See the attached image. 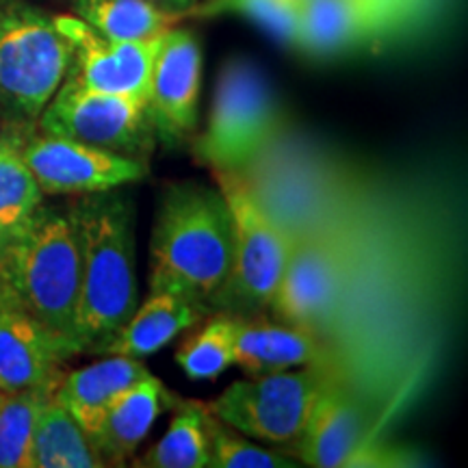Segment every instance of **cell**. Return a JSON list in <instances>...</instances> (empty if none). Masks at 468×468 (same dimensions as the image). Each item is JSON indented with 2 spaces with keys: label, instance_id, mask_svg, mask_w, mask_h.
<instances>
[{
  "label": "cell",
  "instance_id": "23",
  "mask_svg": "<svg viewBox=\"0 0 468 468\" xmlns=\"http://www.w3.org/2000/svg\"><path fill=\"white\" fill-rule=\"evenodd\" d=\"M42 204L44 193L28 169L16 137L11 133H0V259Z\"/></svg>",
  "mask_w": 468,
  "mask_h": 468
},
{
  "label": "cell",
  "instance_id": "2",
  "mask_svg": "<svg viewBox=\"0 0 468 468\" xmlns=\"http://www.w3.org/2000/svg\"><path fill=\"white\" fill-rule=\"evenodd\" d=\"M150 251V292H174L210 313L232 265V218L219 186L196 180L167 185Z\"/></svg>",
  "mask_w": 468,
  "mask_h": 468
},
{
  "label": "cell",
  "instance_id": "12",
  "mask_svg": "<svg viewBox=\"0 0 468 468\" xmlns=\"http://www.w3.org/2000/svg\"><path fill=\"white\" fill-rule=\"evenodd\" d=\"M420 0H306L300 5L295 48L336 57L382 39L406 25Z\"/></svg>",
  "mask_w": 468,
  "mask_h": 468
},
{
  "label": "cell",
  "instance_id": "26",
  "mask_svg": "<svg viewBox=\"0 0 468 468\" xmlns=\"http://www.w3.org/2000/svg\"><path fill=\"white\" fill-rule=\"evenodd\" d=\"M210 460L208 468H292L291 455L261 447L241 431L232 430L210 412L208 419Z\"/></svg>",
  "mask_w": 468,
  "mask_h": 468
},
{
  "label": "cell",
  "instance_id": "4",
  "mask_svg": "<svg viewBox=\"0 0 468 468\" xmlns=\"http://www.w3.org/2000/svg\"><path fill=\"white\" fill-rule=\"evenodd\" d=\"M72 66L55 16L27 0H0V111L7 133H28Z\"/></svg>",
  "mask_w": 468,
  "mask_h": 468
},
{
  "label": "cell",
  "instance_id": "6",
  "mask_svg": "<svg viewBox=\"0 0 468 468\" xmlns=\"http://www.w3.org/2000/svg\"><path fill=\"white\" fill-rule=\"evenodd\" d=\"M232 218V265L210 313L254 317L269 308L289 259L292 234L269 213L248 174L213 172Z\"/></svg>",
  "mask_w": 468,
  "mask_h": 468
},
{
  "label": "cell",
  "instance_id": "3",
  "mask_svg": "<svg viewBox=\"0 0 468 468\" xmlns=\"http://www.w3.org/2000/svg\"><path fill=\"white\" fill-rule=\"evenodd\" d=\"M0 276L74 356L80 302V251L68 208L42 204L0 259Z\"/></svg>",
  "mask_w": 468,
  "mask_h": 468
},
{
  "label": "cell",
  "instance_id": "5",
  "mask_svg": "<svg viewBox=\"0 0 468 468\" xmlns=\"http://www.w3.org/2000/svg\"><path fill=\"white\" fill-rule=\"evenodd\" d=\"M284 126L276 90L254 63L232 58L221 69L207 128L193 134L197 163L213 172L248 174Z\"/></svg>",
  "mask_w": 468,
  "mask_h": 468
},
{
  "label": "cell",
  "instance_id": "16",
  "mask_svg": "<svg viewBox=\"0 0 468 468\" xmlns=\"http://www.w3.org/2000/svg\"><path fill=\"white\" fill-rule=\"evenodd\" d=\"M330 360L319 332L306 325L271 324L254 317H239L234 332V365L248 376L291 371Z\"/></svg>",
  "mask_w": 468,
  "mask_h": 468
},
{
  "label": "cell",
  "instance_id": "25",
  "mask_svg": "<svg viewBox=\"0 0 468 468\" xmlns=\"http://www.w3.org/2000/svg\"><path fill=\"white\" fill-rule=\"evenodd\" d=\"M237 314L218 313L176 351V362L189 379H215L234 365Z\"/></svg>",
  "mask_w": 468,
  "mask_h": 468
},
{
  "label": "cell",
  "instance_id": "1",
  "mask_svg": "<svg viewBox=\"0 0 468 468\" xmlns=\"http://www.w3.org/2000/svg\"><path fill=\"white\" fill-rule=\"evenodd\" d=\"M80 251L76 343L102 356L137 308L134 210L126 193H85L68 208Z\"/></svg>",
  "mask_w": 468,
  "mask_h": 468
},
{
  "label": "cell",
  "instance_id": "7",
  "mask_svg": "<svg viewBox=\"0 0 468 468\" xmlns=\"http://www.w3.org/2000/svg\"><path fill=\"white\" fill-rule=\"evenodd\" d=\"M335 376L327 362L250 376L232 382L207 406L219 420L254 442L289 449L302 438L321 390Z\"/></svg>",
  "mask_w": 468,
  "mask_h": 468
},
{
  "label": "cell",
  "instance_id": "28",
  "mask_svg": "<svg viewBox=\"0 0 468 468\" xmlns=\"http://www.w3.org/2000/svg\"><path fill=\"white\" fill-rule=\"evenodd\" d=\"M154 5H159V7L167 9V11H176V14H185L186 9L196 7L197 0H152Z\"/></svg>",
  "mask_w": 468,
  "mask_h": 468
},
{
  "label": "cell",
  "instance_id": "10",
  "mask_svg": "<svg viewBox=\"0 0 468 468\" xmlns=\"http://www.w3.org/2000/svg\"><path fill=\"white\" fill-rule=\"evenodd\" d=\"M11 134L44 196H85L120 189L150 174V163L91 148L57 134L42 131Z\"/></svg>",
  "mask_w": 468,
  "mask_h": 468
},
{
  "label": "cell",
  "instance_id": "9",
  "mask_svg": "<svg viewBox=\"0 0 468 468\" xmlns=\"http://www.w3.org/2000/svg\"><path fill=\"white\" fill-rule=\"evenodd\" d=\"M349 241L336 230L292 234L289 259L269 308L282 324L321 330L349 271Z\"/></svg>",
  "mask_w": 468,
  "mask_h": 468
},
{
  "label": "cell",
  "instance_id": "19",
  "mask_svg": "<svg viewBox=\"0 0 468 468\" xmlns=\"http://www.w3.org/2000/svg\"><path fill=\"white\" fill-rule=\"evenodd\" d=\"M210 314L200 303L174 295V292H150L142 306L134 308L131 319L122 327L102 356H126L144 360L165 347Z\"/></svg>",
  "mask_w": 468,
  "mask_h": 468
},
{
  "label": "cell",
  "instance_id": "17",
  "mask_svg": "<svg viewBox=\"0 0 468 468\" xmlns=\"http://www.w3.org/2000/svg\"><path fill=\"white\" fill-rule=\"evenodd\" d=\"M169 399L172 393L165 384L150 373L111 401L91 436L107 466H124L126 460L134 458Z\"/></svg>",
  "mask_w": 468,
  "mask_h": 468
},
{
  "label": "cell",
  "instance_id": "27",
  "mask_svg": "<svg viewBox=\"0 0 468 468\" xmlns=\"http://www.w3.org/2000/svg\"><path fill=\"white\" fill-rule=\"evenodd\" d=\"M213 9L241 11L278 39L295 46L300 25V3L295 0H218Z\"/></svg>",
  "mask_w": 468,
  "mask_h": 468
},
{
  "label": "cell",
  "instance_id": "11",
  "mask_svg": "<svg viewBox=\"0 0 468 468\" xmlns=\"http://www.w3.org/2000/svg\"><path fill=\"white\" fill-rule=\"evenodd\" d=\"M371 427L365 408L335 376L321 390L302 438L286 455L314 468L397 464V455L373 441Z\"/></svg>",
  "mask_w": 468,
  "mask_h": 468
},
{
  "label": "cell",
  "instance_id": "29",
  "mask_svg": "<svg viewBox=\"0 0 468 468\" xmlns=\"http://www.w3.org/2000/svg\"><path fill=\"white\" fill-rule=\"evenodd\" d=\"M295 3H300V5H302V3H306V0H295Z\"/></svg>",
  "mask_w": 468,
  "mask_h": 468
},
{
  "label": "cell",
  "instance_id": "21",
  "mask_svg": "<svg viewBox=\"0 0 468 468\" xmlns=\"http://www.w3.org/2000/svg\"><path fill=\"white\" fill-rule=\"evenodd\" d=\"M172 403L174 417L167 431L133 464L139 468H208V406L204 401L178 397H174Z\"/></svg>",
  "mask_w": 468,
  "mask_h": 468
},
{
  "label": "cell",
  "instance_id": "8",
  "mask_svg": "<svg viewBox=\"0 0 468 468\" xmlns=\"http://www.w3.org/2000/svg\"><path fill=\"white\" fill-rule=\"evenodd\" d=\"M37 131L145 163L159 142L148 104L90 90L72 76L46 104Z\"/></svg>",
  "mask_w": 468,
  "mask_h": 468
},
{
  "label": "cell",
  "instance_id": "18",
  "mask_svg": "<svg viewBox=\"0 0 468 468\" xmlns=\"http://www.w3.org/2000/svg\"><path fill=\"white\" fill-rule=\"evenodd\" d=\"M145 376H150V368L142 360L107 356L83 368L66 373L57 386L55 397L66 406L91 441L111 401Z\"/></svg>",
  "mask_w": 468,
  "mask_h": 468
},
{
  "label": "cell",
  "instance_id": "22",
  "mask_svg": "<svg viewBox=\"0 0 468 468\" xmlns=\"http://www.w3.org/2000/svg\"><path fill=\"white\" fill-rule=\"evenodd\" d=\"M72 7L76 17L113 42H148L183 17L152 0H72Z\"/></svg>",
  "mask_w": 468,
  "mask_h": 468
},
{
  "label": "cell",
  "instance_id": "14",
  "mask_svg": "<svg viewBox=\"0 0 468 468\" xmlns=\"http://www.w3.org/2000/svg\"><path fill=\"white\" fill-rule=\"evenodd\" d=\"M55 25L72 46L68 76L90 90L148 104L152 66L163 35L148 42H113L76 16H55Z\"/></svg>",
  "mask_w": 468,
  "mask_h": 468
},
{
  "label": "cell",
  "instance_id": "20",
  "mask_svg": "<svg viewBox=\"0 0 468 468\" xmlns=\"http://www.w3.org/2000/svg\"><path fill=\"white\" fill-rule=\"evenodd\" d=\"M107 462L55 395L35 425L31 468H102Z\"/></svg>",
  "mask_w": 468,
  "mask_h": 468
},
{
  "label": "cell",
  "instance_id": "24",
  "mask_svg": "<svg viewBox=\"0 0 468 468\" xmlns=\"http://www.w3.org/2000/svg\"><path fill=\"white\" fill-rule=\"evenodd\" d=\"M55 390V386L0 390V468H31L35 425Z\"/></svg>",
  "mask_w": 468,
  "mask_h": 468
},
{
  "label": "cell",
  "instance_id": "15",
  "mask_svg": "<svg viewBox=\"0 0 468 468\" xmlns=\"http://www.w3.org/2000/svg\"><path fill=\"white\" fill-rule=\"evenodd\" d=\"M74 354L0 276V390L58 386Z\"/></svg>",
  "mask_w": 468,
  "mask_h": 468
},
{
  "label": "cell",
  "instance_id": "13",
  "mask_svg": "<svg viewBox=\"0 0 468 468\" xmlns=\"http://www.w3.org/2000/svg\"><path fill=\"white\" fill-rule=\"evenodd\" d=\"M200 87V44L191 31L172 27L161 37L148 90V113L156 139L169 148L191 142L197 133Z\"/></svg>",
  "mask_w": 468,
  "mask_h": 468
}]
</instances>
